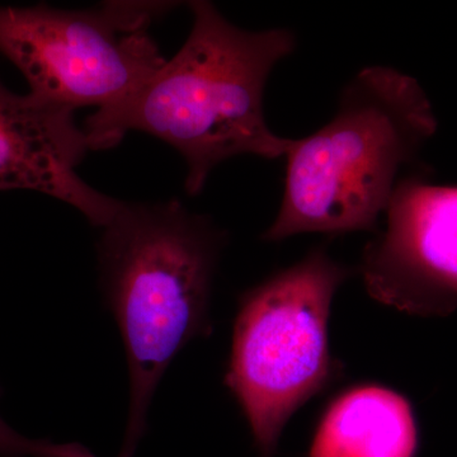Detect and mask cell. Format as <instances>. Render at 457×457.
<instances>
[{
  "label": "cell",
  "instance_id": "5b68a950",
  "mask_svg": "<svg viewBox=\"0 0 457 457\" xmlns=\"http://www.w3.org/2000/svg\"><path fill=\"white\" fill-rule=\"evenodd\" d=\"M173 3L108 2L92 9L2 7L0 54L26 78L29 95L96 110L128 97L163 66L149 35Z\"/></svg>",
  "mask_w": 457,
  "mask_h": 457
},
{
  "label": "cell",
  "instance_id": "ba28073f",
  "mask_svg": "<svg viewBox=\"0 0 457 457\" xmlns=\"http://www.w3.org/2000/svg\"><path fill=\"white\" fill-rule=\"evenodd\" d=\"M416 420L404 396L368 385L335 400L312 441L311 457H414Z\"/></svg>",
  "mask_w": 457,
  "mask_h": 457
},
{
  "label": "cell",
  "instance_id": "7a4b0ae2",
  "mask_svg": "<svg viewBox=\"0 0 457 457\" xmlns=\"http://www.w3.org/2000/svg\"><path fill=\"white\" fill-rule=\"evenodd\" d=\"M227 237L179 200L126 203L101 228L99 281L121 333L130 400L121 450L134 457L156 387L187 343L209 335L213 276Z\"/></svg>",
  "mask_w": 457,
  "mask_h": 457
},
{
  "label": "cell",
  "instance_id": "9c48e42d",
  "mask_svg": "<svg viewBox=\"0 0 457 457\" xmlns=\"http://www.w3.org/2000/svg\"><path fill=\"white\" fill-rule=\"evenodd\" d=\"M0 457H97L82 444L32 440L14 431L0 417Z\"/></svg>",
  "mask_w": 457,
  "mask_h": 457
},
{
  "label": "cell",
  "instance_id": "8992f818",
  "mask_svg": "<svg viewBox=\"0 0 457 457\" xmlns=\"http://www.w3.org/2000/svg\"><path fill=\"white\" fill-rule=\"evenodd\" d=\"M385 228L366 245L359 267L376 302L420 317L457 309V185L418 174L394 189Z\"/></svg>",
  "mask_w": 457,
  "mask_h": 457
},
{
  "label": "cell",
  "instance_id": "3957f363",
  "mask_svg": "<svg viewBox=\"0 0 457 457\" xmlns=\"http://www.w3.org/2000/svg\"><path fill=\"white\" fill-rule=\"evenodd\" d=\"M436 130L417 79L390 66L363 68L343 88L333 119L295 140L281 206L262 237L378 230L403 170Z\"/></svg>",
  "mask_w": 457,
  "mask_h": 457
},
{
  "label": "cell",
  "instance_id": "277c9868",
  "mask_svg": "<svg viewBox=\"0 0 457 457\" xmlns=\"http://www.w3.org/2000/svg\"><path fill=\"white\" fill-rule=\"evenodd\" d=\"M352 270L323 246L245 294L227 383L262 457H272L295 411L336 374L328 342L333 297Z\"/></svg>",
  "mask_w": 457,
  "mask_h": 457
},
{
  "label": "cell",
  "instance_id": "52a82bcc",
  "mask_svg": "<svg viewBox=\"0 0 457 457\" xmlns=\"http://www.w3.org/2000/svg\"><path fill=\"white\" fill-rule=\"evenodd\" d=\"M90 150L74 111L16 95L0 82V191L27 189L68 204L101 228L122 201L107 196L78 174Z\"/></svg>",
  "mask_w": 457,
  "mask_h": 457
},
{
  "label": "cell",
  "instance_id": "6da1fadb",
  "mask_svg": "<svg viewBox=\"0 0 457 457\" xmlns=\"http://www.w3.org/2000/svg\"><path fill=\"white\" fill-rule=\"evenodd\" d=\"M192 27L179 53L128 97L98 108L83 125L90 150L112 149L130 131L164 141L185 159V189L197 196L218 165L240 155L279 159L295 139L270 130L264 90L296 49L291 29L246 31L212 3H189Z\"/></svg>",
  "mask_w": 457,
  "mask_h": 457
}]
</instances>
